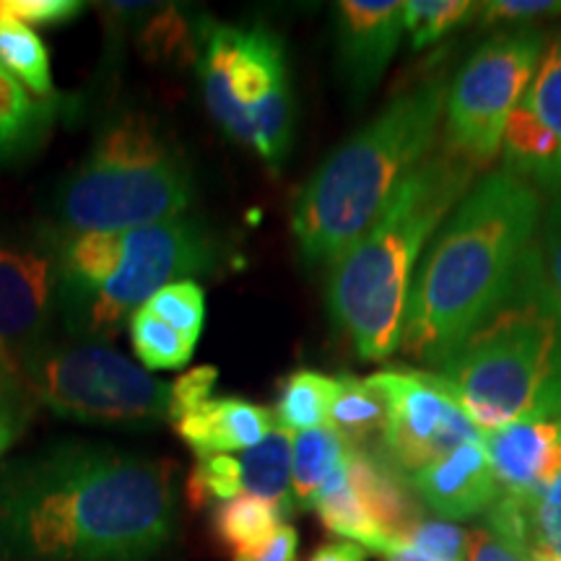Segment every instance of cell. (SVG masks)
<instances>
[{"instance_id":"obj_1","label":"cell","mask_w":561,"mask_h":561,"mask_svg":"<svg viewBox=\"0 0 561 561\" xmlns=\"http://www.w3.org/2000/svg\"><path fill=\"white\" fill-rule=\"evenodd\" d=\"M174 515L164 462L70 442L0 473V559L149 561Z\"/></svg>"},{"instance_id":"obj_2","label":"cell","mask_w":561,"mask_h":561,"mask_svg":"<svg viewBox=\"0 0 561 561\" xmlns=\"http://www.w3.org/2000/svg\"><path fill=\"white\" fill-rule=\"evenodd\" d=\"M541 227L538 191L507 170L473 182L421 257L405 307L401 351L450 359L512 297Z\"/></svg>"},{"instance_id":"obj_3","label":"cell","mask_w":561,"mask_h":561,"mask_svg":"<svg viewBox=\"0 0 561 561\" xmlns=\"http://www.w3.org/2000/svg\"><path fill=\"white\" fill-rule=\"evenodd\" d=\"M447 89L445 76L413 83L314 170L291 210V231L305 263L339 261L430 159L445 121Z\"/></svg>"},{"instance_id":"obj_4","label":"cell","mask_w":561,"mask_h":561,"mask_svg":"<svg viewBox=\"0 0 561 561\" xmlns=\"http://www.w3.org/2000/svg\"><path fill=\"white\" fill-rule=\"evenodd\" d=\"M468 164L430 157L398 187L377 221L331 265L328 307L364 362L401 348L405 307L419 263L442 224L473 187Z\"/></svg>"},{"instance_id":"obj_5","label":"cell","mask_w":561,"mask_h":561,"mask_svg":"<svg viewBox=\"0 0 561 561\" xmlns=\"http://www.w3.org/2000/svg\"><path fill=\"white\" fill-rule=\"evenodd\" d=\"M437 375L479 432L561 419V322L538 291L530 255L512 297Z\"/></svg>"},{"instance_id":"obj_6","label":"cell","mask_w":561,"mask_h":561,"mask_svg":"<svg viewBox=\"0 0 561 561\" xmlns=\"http://www.w3.org/2000/svg\"><path fill=\"white\" fill-rule=\"evenodd\" d=\"M193 203L187 161L144 112L104 125L87 159L55 195V214L73 234H121L185 214Z\"/></svg>"},{"instance_id":"obj_7","label":"cell","mask_w":561,"mask_h":561,"mask_svg":"<svg viewBox=\"0 0 561 561\" xmlns=\"http://www.w3.org/2000/svg\"><path fill=\"white\" fill-rule=\"evenodd\" d=\"M21 369L62 419L115 430H153L170 419L172 385L104 343H39Z\"/></svg>"},{"instance_id":"obj_8","label":"cell","mask_w":561,"mask_h":561,"mask_svg":"<svg viewBox=\"0 0 561 561\" xmlns=\"http://www.w3.org/2000/svg\"><path fill=\"white\" fill-rule=\"evenodd\" d=\"M546 50L536 26H512L491 34L462 62L445 100V146L471 170L500 157L504 128L523 102Z\"/></svg>"},{"instance_id":"obj_9","label":"cell","mask_w":561,"mask_h":561,"mask_svg":"<svg viewBox=\"0 0 561 561\" xmlns=\"http://www.w3.org/2000/svg\"><path fill=\"white\" fill-rule=\"evenodd\" d=\"M216 265V242L195 219L157 221L123 231V261L115 276L81 307L66 328L76 335H112L153 294L193 280Z\"/></svg>"},{"instance_id":"obj_10","label":"cell","mask_w":561,"mask_h":561,"mask_svg":"<svg viewBox=\"0 0 561 561\" xmlns=\"http://www.w3.org/2000/svg\"><path fill=\"white\" fill-rule=\"evenodd\" d=\"M195 68L203 100L231 140L252 146V115L265 100L289 89L284 42L268 30H240L201 19Z\"/></svg>"},{"instance_id":"obj_11","label":"cell","mask_w":561,"mask_h":561,"mask_svg":"<svg viewBox=\"0 0 561 561\" xmlns=\"http://www.w3.org/2000/svg\"><path fill=\"white\" fill-rule=\"evenodd\" d=\"M367 380L388 405L380 455L398 473L413 476L481 437L437 371L382 369Z\"/></svg>"},{"instance_id":"obj_12","label":"cell","mask_w":561,"mask_h":561,"mask_svg":"<svg viewBox=\"0 0 561 561\" xmlns=\"http://www.w3.org/2000/svg\"><path fill=\"white\" fill-rule=\"evenodd\" d=\"M58 244L0 240V375H13L39 346L58 307Z\"/></svg>"},{"instance_id":"obj_13","label":"cell","mask_w":561,"mask_h":561,"mask_svg":"<svg viewBox=\"0 0 561 561\" xmlns=\"http://www.w3.org/2000/svg\"><path fill=\"white\" fill-rule=\"evenodd\" d=\"M291 445L294 434L273 426L268 437L240 455H198L191 481H187V496L195 507H208V504H221L250 494L294 510Z\"/></svg>"},{"instance_id":"obj_14","label":"cell","mask_w":561,"mask_h":561,"mask_svg":"<svg viewBox=\"0 0 561 561\" xmlns=\"http://www.w3.org/2000/svg\"><path fill=\"white\" fill-rule=\"evenodd\" d=\"M403 3L343 0L335 11L339 70L351 100H367L380 83L403 37Z\"/></svg>"},{"instance_id":"obj_15","label":"cell","mask_w":561,"mask_h":561,"mask_svg":"<svg viewBox=\"0 0 561 561\" xmlns=\"http://www.w3.org/2000/svg\"><path fill=\"white\" fill-rule=\"evenodd\" d=\"M479 439L504 494L533 502L561 476V419L510 424Z\"/></svg>"},{"instance_id":"obj_16","label":"cell","mask_w":561,"mask_h":561,"mask_svg":"<svg viewBox=\"0 0 561 561\" xmlns=\"http://www.w3.org/2000/svg\"><path fill=\"white\" fill-rule=\"evenodd\" d=\"M409 481L413 496H419L424 507L437 512L442 520L486 515L502 496L481 439L468 442L432 466L421 468L409 476Z\"/></svg>"},{"instance_id":"obj_17","label":"cell","mask_w":561,"mask_h":561,"mask_svg":"<svg viewBox=\"0 0 561 561\" xmlns=\"http://www.w3.org/2000/svg\"><path fill=\"white\" fill-rule=\"evenodd\" d=\"M195 455L242 453L273 432V413L244 398H210L172 421Z\"/></svg>"},{"instance_id":"obj_18","label":"cell","mask_w":561,"mask_h":561,"mask_svg":"<svg viewBox=\"0 0 561 561\" xmlns=\"http://www.w3.org/2000/svg\"><path fill=\"white\" fill-rule=\"evenodd\" d=\"M310 510L318 512L322 525L335 533V536L346 538L351 543H359L367 551L382 553V557L392 553V541L388 533L375 523V517L364 507L362 496L351 486L346 473V455H343L339 468L328 476L318 494H314Z\"/></svg>"},{"instance_id":"obj_19","label":"cell","mask_w":561,"mask_h":561,"mask_svg":"<svg viewBox=\"0 0 561 561\" xmlns=\"http://www.w3.org/2000/svg\"><path fill=\"white\" fill-rule=\"evenodd\" d=\"M385 405L382 392L371 385L367 377L341 375L339 377V396L328 416V426L339 434L348 450H369L375 442H382Z\"/></svg>"},{"instance_id":"obj_20","label":"cell","mask_w":561,"mask_h":561,"mask_svg":"<svg viewBox=\"0 0 561 561\" xmlns=\"http://www.w3.org/2000/svg\"><path fill=\"white\" fill-rule=\"evenodd\" d=\"M289 507L284 504L261 500V496H234V500L221 502L214 507V533L224 549L244 553L263 546L276 533L280 525H286Z\"/></svg>"},{"instance_id":"obj_21","label":"cell","mask_w":561,"mask_h":561,"mask_svg":"<svg viewBox=\"0 0 561 561\" xmlns=\"http://www.w3.org/2000/svg\"><path fill=\"white\" fill-rule=\"evenodd\" d=\"M335 396H339V377H331L318 369H294L280 382L276 426L291 434L325 426Z\"/></svg>"},{"instance_id":"obj_22","label":"cell","mask_w":561,"mask_h":561,"mask_svg":"<svg viewBox=\"0 0 561 561\" xmlns=\"http://www.w3.org/2000/svg\"><path fill=\"white\" fill-rule=\"evenodd\" d=\"M0 68L11 73L37 100L53 96L50 55L45 42L24 21L0 9Z\"/></svg>"},{"instance_id":"obj_23","label":"cell","mask_w":561,"mask_h":561,"mask_svg":"<svg viewBox=\"0 0 561 561\" xmlns=\"http://www.w3.org/2000/svg\"><path fill=\"white\" fill-rule=\"evenodd\" d=\"M348 447L331 426L294 434L291 445V504L312 507L314 494L343 460Z\"/></svg>"},{"instance_id":"obj_24","label":"cell","mask_w":561,"mask_h":561,"mask_svg":"<svg viewBox=\"0 0 561 561\" xmlns=\"http://www.w3.org/2000/svg\"><path fill=\"white\" fill-rule=\"evenodd\" d=\"M50 104L32 100L30 91L0 68V161L30 151L50 121Z\"/></svg>"},{"instance_id":"obj_25","label":"cell","mask_w":561,"mask_h":561,"mask_svg":"<svg viewBox=\"0 0 561 561\" xmlns=\"http://www.w3.org/2000/svg\"><path fill=\"white\" fill-rule=\"evenodd\" d=\"M133 351L149 369H180L191 362L195 343L187 335L153 318L144 307L130 314Z\"/></svg>"},{"instance_id":"obj_26","label":"cell","mask_w":561,"mask_h":561,"mask_svg":"<svg viewBox=\"0 0 561 561\" xmlns=\"http://www.w3.org/2000/svg\"><path fill=\"white\" fill-rule=\"evenodd\" d=\"M479 13V5L468 0H409L403 3V30L411 39V50L421 53L447 37Z\"/></svg>"},{"instance_id":"obj_27","label":"cell","mask_w":561,"mask_h":561,"mask_svg":"<svg viewBox=\"0 0 561 561\" xmlns=\"http://www.w3.org/2000/svg\"><path fill=\"white\" fill-rule=\"evenodd\" d=\"M530 271L546 307L561 322V193L549 203L538 227L536 244L530 250Z\"/></svg>"},{"instance_id":"obj_28","label":"cell","mask_w":561,"mask_h":561,"mask_svg":"<svg viewBox=\"0 0 561 561\" xmlns=\"http://www.w3.org/2000/svg\"><path fill=\"white\" fill-rule=\"evenodd\" d=\"M146 312L174 328V331L198 341L206 322V294L198 280H178L153 294L144 305Z\"/></svg>"},{"instance_id":"obj_29","label":"cell","mask_w":561,"mask_h":561,"mask_svg":"<svg viewBox=\"0 0 561 561\" xmlns=\"http://www.w3.org/2000/svg\"><path fill=\"white\" fill-rule=\"evenodd\" d=\"M520 104L561 140V32L546 45Z\"/></svg>"},{"instance_id":"obj_30","label":"cell","mask_w":561,"mask_h":561,"mask_svg":"<svg viewBox=\"0 0 561 561\" xmlns=\"http://www.w3.org/2000/svg\"><path fill=\"white\" fill-rule=\"evenodd\" d=\"M468 530L447 520H419L403 533L401 549L434 561H466Z\"/></svg>"},{"instance_id":"obj_31","label":"cell","mask_w":561,"mask_h":561,"mask_svg":"<svg viewBox=\"0 0 561 561\" xmlns=\"http://www.w3.org/2000/svg\"><path fill=\"white\" fill-rule=\"evenodd\" d=\"M140 47L149 60H172L185 55L191 47V26L185 13L178 9H164L153 16L146 30H140Z\"/></svg>"},{"instance_id":"obj_32","label":"cell","mask_w":561,"mask_h":561,"mask_svg":"<svg viewBox=\"0 0 561 561\" xmlns=\"http://www.w3.org/2000/svg\"><path fill=\"white\" fill-rule=\"evenodd\" d=\"M528 510L536 543L551 549L561 559V476L541 496H538V500L528 502Z\"/></svg>"},{"instance_id":"obj_33","label":"cell","mask_w":561,"mask_h":561,"mask_svg":"<svg viewBox=\"0 0 561 561\" xmlns=\"http://www.w3.org/2000/svg\"><path fill=\"white\" fill-rule=\"evenodd\" d=\"M219 382V369L216 367H195L187 369L178 382H172L170 392V421L180 419L182 413L198 409L214 398V388Z\"/></svg>"},{"instance_id":"obj_34","label":"cell","mask_w":561,"mask_h":561,"mask_svg":"<svg viewBox=\"0 0 561 561\" xmlns=\"http://www.w3.org/2000/svg\"><path fill=\"white\" fill-rule=\"evenodd\" d=\"M483 24H528L533 19L561 16V0H491L481 3Z\"/></svg>"},{"instance_id":"obj_35","label":"cell","mask_w":561,"mask_h":561,"mask_svg":"<svg viewBox=\"0 0 561 561\" xmlns=\"http://www.w3.org/2000/svg\"><path fill=\"white\" fill-rule=\"evenodd\" d=\"M0 9L24 24L55 26L79 16L83 3L79 0H0Z\"/></svg>"},{"instance_id":"obj_36","label":"cell","mask_w":561,"mask_h":561,"mask_svg":"<svg viewBox=\"0 0 561 561\" xmlns=\"http://www.w3.org/2000/svg\"><path fill=\"white\" fill-rule=\"evenodd\" d=\"M466 561H528L525 553L502 538L500 533L491 530L486 523L479 528L468 530V546H466Z\"/></svg>"},{"instance_id":"obj_37","label":"cell","mask_w":561,"mask_h":561,"mask_svg":"<svg viewBox=\"0 0 561 561\" xmlns=\"http://www.w3.org/2000/svg\"><path fill=\"white\" fill-rule=\"evenodd\" d=\"M299 533L291 525H280L273 536L257 549L237 553L234 561H297Z\"/></svg>"},{"instance_id":"obj_38","label":"cell","mask_w":561,"mask_h":561,"mask_svg":"<svg viewBox=\"0 0 561 561\" xmlns=\"http://www.w3.org/2000/svg\"><path fill=\"white\" fill-rule=\"evenodd\" d=\"M369 551L359 543L351 541H333V543H322L320 549H314V553L307 561H367Z\"/></svg>"},{"instance_id":"obj_39","label":"cell","mask_w":561,"mask_h":561,"mask_svg":"<svg viewBox=\"0 0 561 561\" xmlns=\"http://www.w3.org/2000/svg\"><path fill=\"white\" fill-rule=\"evenodd\" d=\"M19 419L16 413L9 403H3V398H0V458H3L5 453H9V447L13 445V439L19 437Z\"/></svg>"},{"instance_id":"obj_40","label":"cell","mask_w":561,"mask_h":561,"mask_svg":"<svg viewBox=\"0 0 561 561\" xmlns=\"http://www.w3.org/2000/svg\"><path fill=\"white\" fill-rule=\"evenodd\" d=\"M525 559H528V561H561L557 553H553L551 549H546V546H541V543H533L528 557H525Z\"/></svg>"},{"instance_id":"obj_41","label":"cell","mask_w":561,"mask_h":561,"mask_svg":"<svg viewBox=\"0 0 561 561\" xmlns=\"http://www.w3.org/2000/svg\"><path fill=\"white\" fill-rule=\"evenodd\" d=\"M385 561H434V559H426V557H421V553L409 551V549H398V551L388 553Z\"/></svg>"}]
</instances>
